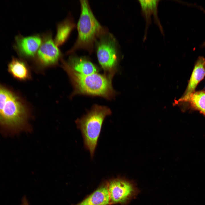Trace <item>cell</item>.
I'll list each match as a JSON object with an SVG mask.
<instances>
[{
  "instance_id": "7a4b0ae2",
  "label": "cell",
  "mask_w": 205,
  "mask_h": 205,
  "mask_svg": "<svg viewBox=\"0 0 205 205\" xmlns=\"http://www.w3.org/2000/svg\"><path fill=\"white\" fill-rule=\"evenodd\" d=\"M81 13L77 24V38L72 47L67 52L71 54L83 49L89 54L93 52L97 41L109 32L108 28L102 25L97 19L87 0H80Z\"/></svg>"
},
{
  "instance_id": "7c38bea8",
  "label": "cell",
  "mask_w": 205,
  "mask_h": 205,
  "mask_svg": "<svg viewBox=\"0 0 205 205\" xmlns=\"http://www.w3.org/2000/svg\"><path fill=\"white\" fill-rule=\"evenodd\" d=\"M7 70L12 77L18 80L24 81L29 77V69L25 62L14 57L8 64Z\"/></svg>"
},
{
  "instance_id": "6da1fadb",
  "label": "cell",
  "mask_w": 205,
  "mask_h": 205,
  "mask_svg": "<svg viewBox=\"0 0 205 205\" xmlns=\"http://www.w3.org/2000/svg\"><path fill=\"white\" fill-rule=\"evenodd\" d=\"M28 114L20 96L11 88L0 83V132L12 136L29 132Z\"/></svg>"
},
{
  "instance_id": "9a60e30c",
  "label": "cell",
  "mask_w": 205,
  "mask_h": 205,
  "mask_svg": "<svg viewBox=\"0 0 205 205\" xmlns=\"http://www.w3.org/2000/svg\"><path fill=\"white\" fill-rule=\"evenodd\" d=\"M187 101L193 110L199 111L205 116V92H195L189 97Z\"/></svg>"
},
{
  "instance_id": "5b68a950",
  "label": "cell",
  "mask_w": 205,
  "mask_h": 205,
  "mask_svg": "<svg viewBox=\"0 0 205 205\" xmlns=\"http://www.w3.org/2000/svg\"><path fill=\"white\" fill-rule=\"evenodd\" d=\"M95 47L98 62L104 73L114 76L118 71L120 60L116 39L109 32L98 39Z\"/></svg>"
},
{
  "instance_id": "9c48e42d",
  "label": "cell",
  "mask_w": 205,
  "mask_h": 205,
  "mask_svg": "<svg viewBox=\"0 0 205 205\" xmlns=\"http://www.w3.org/2000/svg\"><path fill=\"white\" fill-rule=\"evenodd\" d=\"M141 7V14L145 21V27L144 40L146 38L148 27L151 23L152 15L155 23L159 28L161 34L164 35L163 30L158 15V5L160 0H138Z\"/></svg>"
},
{
  "instance_id": "277c9868",
  "label": "cell",
  "mask_w": 205,
  "mask_h": 205,
  "mask_svg": "<svg viewBox=\"0 0 205 205\" xmlns=\"http://www.w3.org/2000/svg\"><path fill=\"white\" fill-rule=\"evenodd\" d=\"M111 114L108 107L95 104L85 114L75 121L81 133L84 147L89 151L91 158L94 156L104 120Z\"/></svg>"
},
{
  "instance_id": "52a82bcc",
  "label": "cell",
  "mask_w": 205,
  "mask_h": 205,
  "mask_svg": "<svg viewBox=\"0 0 205 205\" xmlns=\"http://www.w3.org/2000/svg\"><path fill=\"white\" fill-rule=\"evenodd\" d=\"M108 189L110 200L114 203L125 202L137 192L132 183L122 180L111 181Z\"/></svg>"
},
{
  "instance_id": "8fae6325",
  "label": "cell",
  "mask_w": 205,
  "mask_h": 205,
  "mask_svg": "<svg viewBox=\"0 0 205 205\" xmlns=\"http://www.w3.org/2000/svg\"><path fill=\"white\" fill-rule=\"evenodd\" d=\"M68 65L76 72L83 75L98 73L99 70L97 65L85 56L71 55L69 58Z\"/></svg>"
},
{
  "instance_id": "4fadbf2b",
  "label": "cell",
  "mask_w": 205,
  "mask_h": 205,
  "mask_svg": "<svg viewBox=\"0 0 205 205\" xmlns=\"http://www.w3.org/2000/svg\"><path fill=\"white\" fill-rule=\"evenodd\" d=\"M75 27V24L71 17H68L58 24L57 33L54 41L58 47L65 42Z\"/></svg>"
},
{
  "instance_id": "ba28073f",
  "label": "cell",
  "mask_w": 205,
  "mask_h": 205,
  "mask_svg": "<svg viewBox=\"0 0 205 205\" xmlns=\"http://www.w3.org/2000/svg\"><path fill=\"white\" fill-rule=\"evenodd\" d=\"M38 60L43 64L50 65L56 63L61 55V52L50 35L45 36L37 53Z\"/></svg>"
},
{
  "instance_id": "8992f818",
  "label": "cell",
  "mask_w": 205,
  "mask_h": 205,
  "mask_svg": "<svg viewBox=\"0 0 205 205\" xmlns=\"http://www.w3.org/2000/svg\"><path fill=\"white\" fill-rule=\"evenodd\" d=\"M15 39V49L20 56L26 58L33 57L36 54L42 40L38 35L24 36L19 34Z\"/></svg>"
},
{
  "instance_id": "5bb4252c",
  "label": "cell",
  "mask_w": 205,
  "mask_h": 205,
  "mask_svg": "<svg viewBox=\"0 0 205 205\" xmlns=\"http://www.w3.org/2000/svg\"><path fill=\"white\" fill-rule=\"evenodd\" d=\"M110 200L108 188L102 187L77 205H107Z\"/></svg>"
},
{
  "instance_id": "3957f363",
  "label": "cell",
  "mask_w": 205,
  "mask_h": 205,
  "mask_svg": "<svg viewBox=\"0 0 205 205\" xmlns=\"http://www.w3.org/2000/svg\"><path fill=\"white\" fill-rule=\"evenodd\" d=\"M75 88V93L89 96L100 97L110 100L116 95L113 88L114 76L98 73L89 75L79 74L67 65Z\"/></svg>"
},
{
  "instance_id": "e0dca14e",
  "label": "cell",
  "mask_w": 205,
  "mask_h": 205,
  "mask_svg": "<svg viewBox=\"0 0 205 205\" xmlns=\"http://www.w3.org/2000/svg\"><path fill=\"white\" fill-rule=\"evenodd\" d=\"M202 47L205 46V41L201 45Z\"/></svg>"
},
{
  "instance_id": "2e32d148",
  "label": "cell",
  "mask_w": 205,
  "mask_h": 205,
  "mask_svg": "<svg viewBox=\"0 0 205 205\" xmlns=\"http://www.w3.org/2000/svg\"><path fill=\"white\" fill-rule=\"evenodd\" d=\"M21 205H29L28 202L25 196H24L21 201Z\"/></svg>"
},
{
  "instance_id": "30bf717a",
  "label": "cell",
  "mask_w": 205,
  "mask_h": 205,
  "mask_svg": "<svg viewBox=\"0 0 205 205\" xmlns=\"http://www.w3.org/2000/svg\"><path fill=\"white\" fill-rule=\"evenodd\" d=\"M205 76V58L199 56L197 59L182 101H187L190 96L195 91L198 83Z\"/></svg>"
}]
</instances>
